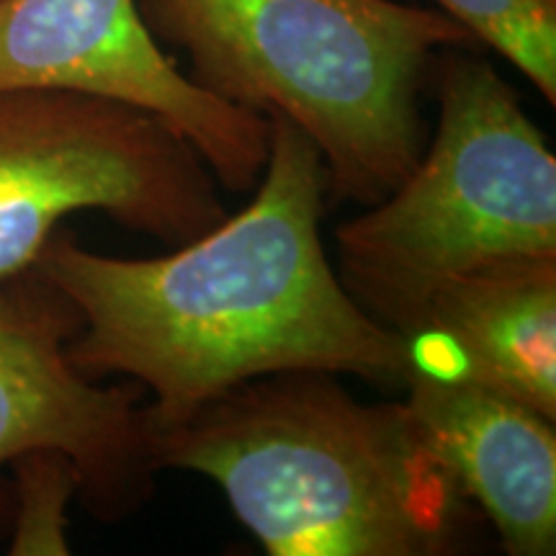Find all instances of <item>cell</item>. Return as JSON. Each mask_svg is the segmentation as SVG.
Returning a JSON list of instances; mask_svg holds the SVG:
<instances>
[{
    "label": "cell",
    "mask_w": 556,
    "mask_h": 556,
    "mask_svg": "<svg viewBox=\"0 0 556 556\" xmlns=\"http://www.w3.org/2000/svg\"><path fill=\"white\" fill-rule=\"evenodd\" d=\"M268 122L253 201L197 240L157 258H111L58 232L34 266L80 315L70 364L150 392V430L266 374H353L387 387L413 374L407 338L348 294L325 253L323 155L291 122Z\"/></svg>",
    "instance_id": "cell-1"
},
{
    "label": "cell",
    "mask_w": 556,
    "mask_h": 556,
    "mask_svg": "<svg viewBox=\"0 0 556 556\" xmlns=\"http://www.w3.org/2000/svg\"><path fill=\"white\" fill-rule=\"evenodd\" d=\"M338 374L278 371L150 430L160 469L217 482L270 556H441L479 518L407 402L364 405Z\"/></svg>",
    "instance_id": "cell-2"
},
{
    "label": "cell",
    "mask_w": 556,
    "mask_h": 556,
    "mask_svg": "<svg viewBox=\"0 0 556 556\" xmlns=\"http://www.w3.org/2000/svg\"><path fill=\"white\" fill-rule=\"evenodd\" d=\"M206 93L281 116L323 155L328 197L379 204L428 144L420 109L438 58L477 39L397 0H135Z\"/></svg>",
    "instance_id": "cell-3"
},
{
    "label": "cell",
    "mask_w": 556,
    "mask_h": 556,
    "mask_svg": "<svg viewBox=\"0 0 556 556\" xmlns=\"http://www.w3.org/2000/svg\"><path fill=\"white\" fill-rule=\"evenodd\" d=\"M475 50L438 58V122L413 173L336 232L348 294L405 338L456 278L556 258V157L518 90Z\"/></svg>",
    "instance_id": "cell-4"
},
{
    "label": "cell",
    "mask_w": 556,
    "mask_h": 556,
    "mask_svg": "<svg viewBox=\"0 0 556 556\" xmlns=\"http://www.w3.org/2000/svg\"><path fill=\"white\" fill-rule=\"evenodd\" d=\"M217 186L148 111L75 90H0V281L37 266L80 212L168 245L197 240L227 217Z\"/></svg>",
    "instance_id": "cell-5"
},
{
    "label": "cell",
    "mask_w": 556,
    "mask_h": 556,
    "mask_svg": "<svg viewBox=\"0 0 556 556\" xmlns=\"http://www.w3.org/2000/svg\"><path fill=\"white\" fill-rule=\"evenodd\" d=\"M5 88L75 90L148 111L232 193L253 191L266 170L268 116L199 88L163 52L135 0H0Z\"/></svg>",
    "instance_id": "cell-6"
},
{
    "label": "cell",
    "mask_w": 556,
    "mask_h": 556,
    "mask_svg": "<svg viewBox=\"0 0 556 556\" xmlns=\"http://www.w3.org/2000/svg\"><path fill=\"white\" fill-rule=\"evenodd\" d=\"M78 309L37 268L0 281V469L29 451H60L80 471V497L101 520L152 495L157 475L144 389L103 384L70 364Z\"/></svg>",
    "instance_id": "cell-7"
},
{
    "label": "cell",
    "mask_w": 556,
    "mask_h": 556,
    "mask_svg": "<svg viewBox=\"0 0 556 556\" xmlns=\"http://www.w3.org/2000/svg\"><path fill=\"white\" fill-rule=\"evenodd\" d=\"M407 405L479 516L513 556L556 552V433L523 402L462 377L413 371Z\"/></svg>",
    "instance_id": "cell-8"
},
{
    "label": "cell",
    "mask_w": 556,
    "mask_h": 556,
    "mask_svg": "<svg viewBox=\"0 0 556 556\" xmlns=\"http://www.w3.org/2000/svg\"><path fill=\"white\" fill-rule=\"evenodd\" d=\"M407 343L413 371L477 381L556 422V258L456 278L430 299Z\"/></svg>",
    "instance_id": "cell-9"
},
{
    "label": "cell",
    "mask_w": 556,
    "mask_h": 556,
    "mask_svg": "<svg viewBox=\"0 0 556 556\" xmlns=\"http://www.w3.org/2000/svg\"><path fill=\"white\" fill-rule=\"evenodd\" d=\"M477 45L490 47L556 103V0H435Z\"/></svg>",
    "instance_id": "cell-10"
},
{
    "label": "cell",
    "mask_w": 556,
    "mask_h": 556,
    "mask_svg": "<svg viewBox=\"0 0 556 556\" xmlns=\"http://www.w3.org/2000/svg\"><path fill=\"white\" fill-rule=\"evenodd\" d=\"M13 469V533L11 556H65L73 552L67 536V510L80 495V471L60 451H29Z\"/></svg>",
    "instance_id": "cell-11"
}]
</instances>
